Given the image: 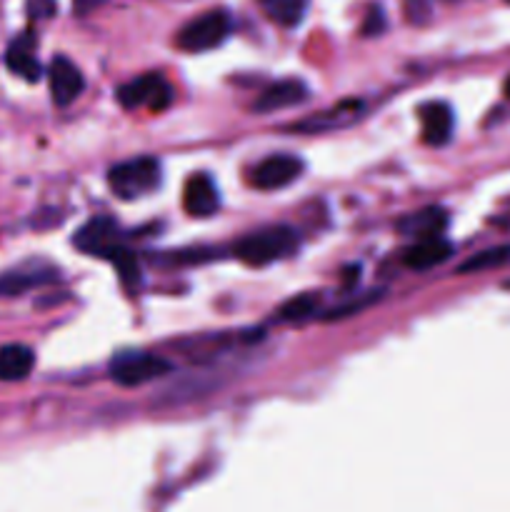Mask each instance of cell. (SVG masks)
Here are the masks:
<instances>
[{
  "label": "cell",
  "mask_w": 510,
  "mask_h": 512,
  "mask_svg": "<svg viewBox=\"0 0 510 512\" xmlns=\"http://www.w3.org/2000/svg\"><path fill=\"white\" fill-rule=\"evenodd\" d=\"M298 248V235L288 225H273V228H263L258 233H250L235 245V258L243 260L245 265H263L275 263V260L288 258L293 250Z\"/></svg>",
  "instance_id": "1"
},
{
  "label": "cell",
  "mask_w": 510,
  "mask_h": 512,
  "mask_svg": "<svg viewBox=\"0 0 510 512\" xmlns=\"http://www.w3.org/2000/svg\"><path fill=\"white\" fill-rule=\"evenodd\" d=\"M108 185L120 200H138L160 185V163L155 158H133L110 168Z\"/></svg>",
  "instance_id": "2"
},
{
  "label": "cell",
  "mask_w": 510,
  "mask_h": 512,
  "mask_svg": "<svg viewBox=\"0 0 510 512\" xmlns=\"http://www.w3.org/2000/svg\"><path fill=\"white\" fill-rule=\"evenodd\" d=\"M230 30H233V18L228 10H208L183 25V30L178 33V48L185 53H205V50L223 45Z\"/></svg>",
  "instance_id": "3"
},
{
  "label": "cell",
  "mask_w": 510,
  "mask_h": 512,
  "mask_svg": "<svg viewBox=\"0 0 510 512\" xmlns=\"http://www.w3.org/2000/svg\"><path fill=\"white\" fill-rule=\"evenodd\" d=\"M173 365L160 355L143 353V350H125L110 360V378L123 388H138L150 380L168 375Z\"/></svg>",
  "instance_id": "4"
},
{
  "label": "cell",
  "mask_w": 510,
  "mask_h": 512,
  "mask_svg": "<svg viewBox=\"0 0 510 512\" xmlns=\"http://www.w3.org/2000/svg\"><path fill=\"white\" fill-rule=\"evenodd\" d=\"M118 100L128 110L148 108L153 113H160V110L173 103V88L160 73H145L140 78L130 80V83L120 85Z\"/></svg>",
  "instance_id": "5"
},
{
  "label": "cell",
  "mask_w": 510,
  "mask_h": 512,
  "mask_svg": "<svg viewBox=\"0 0 510 512\" xmlns=\"http://www.w3.org/2000/svg\"><path fill=\"white\" fill-rule=\"evenodd\" d=\"M75 245L83 253L95 255V258H105L113 263L118 255L125 253V245L120 240V228L115 220L110 218H93L75 233Z\"/></svg>",
  "instance_id": "6"
},
{
  "label": "cell",
  "mask_w": 510,
  "mask_h": 512,
  "mask_svg": "<svg viewBox=\"0 0 510 512\" xmlns=\"http://www.w3.org/2000/svg\"><path fill=\"white\" fill-rule=\"evenodd\" d=\"M303 173V160L295 155H270V158L260 160L253 170V185L258 190H280L285 185L295 183Z\"/></svg>",
  "instance_id": "7"
},
{
  "label": "cell",
  "mask_w": 510,
  "mask_h": 512,
  "mask_svg": "<svg viewBox=\"0 0 510 512\" xmlns=\"http://www.w3.org/2000/svg\"><path fill=\"white\" fill-rule=\"evenodd\" d=\"M48 83L50 95H53L55 105H60V108H65V105H70L73 100H78L85 88V78L83 73H80V68L75 63H70L68 58H63V55L53 58V63H50Z\"/></svg>",
  "instance_id": "8"
},
{
  "label": "cell",
  "mask_w": 510,
  "mask_h": 512,
  "mask_svg": "<svg viewBox=\"0 0 510 512\" xmlns=\"http://www.w3.org/2000/svg\"><path fill=\"white\" fill-rule=\"evenodd\" d=\"M35 48H38V40H35V35L30 33V30H25V33H20L18 38L8 45V50H5V65L10 68V73L28 80V83H35V80L43 75Z\"/></svg>",
  "instance_id": "9"
},
{
  "label": "cell",
  "mask_w": 510,
  "mask_h": 512,
  "mask_svg": "<svg viewBox=\"0 0 510 512\" xmlns=\"http://www.w3.org/2000/svg\"><path fill=\"white\" fill-rule=\"evenodd\" d=\"M183 205L188 210V215H193V218H210L213 213H218L220 195L213 180L203 173L193 175L188 180V185H185Z\"/></svg>",
  "instance_id": "10"
},
{
  "label": "cell",
  "mask_w": 510,
  "mask_h": 512,
  "mask_svg": "<svg viewBox=\"0 0 510 512\" xmlns=\"http://www.w3.org/2000/svg\"><path fill=\"white\" fill-rule=\"evenodd\" d=\"M308 98V88L300 80H278L255 100V113H275V110L293 108V105L303 103Z\"/></svg>",
  "instance_id": "11"
},
{
  "label": "cell",
  "mask_w": 510,
  "mask_h": 512,
  "mask_svg": "<svg viewBox=\"0 0 510 512\" xmlns=\"http://www.w3.org/2000/svg\"><path fill=\"white\" fill-rule=\"evenodd\" d=\"M455 253L453 243L445 240L443 235L438 238H425V240H415L413 248L405 250L403 263L408 265L410 270H430L435 265H443L445 260H450V255Z\"/></svg>",
  "instance_id": "12"
},
{
  "label": "cell",
  "mask_w": 510,
  "mask_h": 512,
  "mask_svg": "<svg viewBox=\"0 0 510 512\" xmlns=\"http://www.w3.org/2000/svg\"><path fill=\"white\" fill-rule=\"evenodd\" d=\"M420 128L428 145H445L453 135L455 118L448 103H428L420 108Z\"/></svg>",
  "instance_id": "13"
},
{
  "label": "cell",
  "mask_w": 510,
  "mask_h": 512,
  "mask_svg": "<svg viewBox=\"0 0 510 512\" xmlns=\"http://www.w3.org/2000/svg\"><path fill=\"white\" fill-rule=\"evenodd\" d=\"M448 228V213L443 208H425L418 213H410L398 223V230L408 238L425 240V238H438L443 230Z\"/></svg>",
  "instance_id": "14"
},
{
  "label": "cell",
  "mask_w": 510,
  "mask_h": 512,
  "mask_svg": "<svg viewBox=\"0 0 510 512\" xmlns=\"http://www.w3.org/2000/svg\"><path fill=\"white\" fill-rule=\"evenodd\" d=\"M35 365V355L28 345H3L0 348V380L3 383H15V380H25Z\"/></svg>",
  "instance_id": "15"
},
{
  "label": "cell",
  "mask_w": 510,
  "mask_h": 512,
  "mask_svg": "<svg viewBox=\"0 0 510 512\" xmlns=\"http://www.w3.org/2000/svg\"><path fill=\"white\" fill-rule=\"evenodd\" d=\"M258 3L273 23L283 25V28H293L303 20L310 0H258Z\"/></svg>",
  "instance_id": "16"
},
{
  "label": "cell",
  "mask_w": 510,
  "mask_h": 512,
  "mask_svg": "<svg viewBox=\"0 0 510 512\" xmlns=\"http://www.w3.org/2000/svg\"><path fill=\"white\" fill-rule=\"evenodd\" d=\"M508 263H510V245H493V248L480 250V253H475L473 258L460 263L458 273L475 275V273H485V270H498Z\"/></svg>",
  "instance_id": "17"
},
{
  "label": "cell",
  "mask_w": 510,
  "mask_h": 512,
  "mask_svg": "<svg viewBox=\"0 0 510 512\" xmlns=\"http://www.w3.org/2000/svg\"><path fill=\"white\" fill-rule=\"evenodd\" d=\"M48 283L45 273H8L0 275V298H13V295L25 293L30 288Z\"/></svg>",
  "instance_id": "18"
},
{
  "label": "cell",
  "mask_w": 510,
  "mask_h": 512,
  "mask_svg": "<svg viewBox=\"0 0 510 512\" xmlns=\"http://www.w3.org/2000/svg\"><path fill=\"white\" fill-rule=\"evenodd\" d=\"M318 303H320V298L313 293L295 295L293 300H288V303L278 310V318L288 320V323H293V320H305V318H310V315H315Z\"/></svg>",
  "instance_id": "19"
},
{
  "label": "cell",
  "mask_w": 510,
  "mask_h": 512,
  "mask_svg": "<svg viewBox=\"0 0 510 512\" xmlns=\"http://www.w3.org/2000/svg\"><path fill=\"white\" fill-rule=\"evenodd\" d=\"M25 10H28L30 20H48L58 13V3L55 0H28Z\"/></svg>",
  "instance_id": "20"
},
{
  "label": "cell",
  "mask_w": 510,
  "mask_h": 512,
  "mask_svg": "<svg viewBox=\"0 0 510 512\" xmlns=\"http://www.w3.org/2000/svg\"><path fill=\"white\" fill-rule=\"evenodd\" d=\"M505 95H508V98H510V75H508V80H505Z\"/></svg>",
  "instance_id": "21"
},
{
  "label": "cell",
  "mask_w": 510,
  "mask_h": 512,
  "mask_svg": "<svg viewBox=\"0 0 510 512\" xmlns=\"http://www.w3.org/2000/svg\"><path fill=\"white\" fill-rule=\"evenodd\" d=\"M505 3H510V0H505Z\"/></svg>",
  "instance_id": "22"
}]
</instances>
